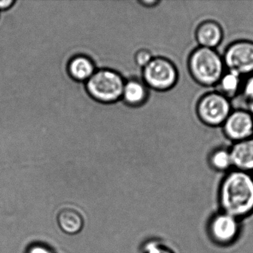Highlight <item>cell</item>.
Returning a JSON list of instances; mask_svg holds the SVG:
<instances>
[{
	"label": "cell",
	"mask_w": 253,
	"mask_h": 253,
	"mask_svg": "<svg viewBox=\"0 0 253 253\" xmlns=\"http://www.w3.org/2000/svg\"><path fill=\"white\" fill-rule=\"evenodd\" d=\"M26 253H54V252L47 244L43 243H35L28 247Z\"/></svg>",
	"instance_id": "19"
},
{
	"label": "cell",
	"mask_w": 253,
	"mask_h": 253,
	"mask_svg": "<svg viewBox=\"0 0 253 253\" xmlns=\"http://www.w3.org/2000/svg\"><path fill=\"white\" fill-rule=\"evenodd\" d=\"M222 126L223 134L234 143L252 138L253 115L246 109L232 111Z\"/></svg>",
	"instance_id": "8"
},
{
	"label": "cell",
	"mask_w": 253,
	"mask_h": 253,
	"mask_svg": "<svg viewBox=\"0 0 253 253\" xmlns=\"http://www.w3.org/2000/svg\"><path fill=\"white\" fill-rule=\"evenodd\" d=\"M226 71L243 76L253 74V42L240 40L228 45L223 53Z\"/></svg>",
	"instance_id": "6"
},
{
	"label": "cell",
	"mask_w": 253,
	"mask_h": 253,
	"mask_svg": "<svg viewBox=\"0 0 253 253\" xmlns=\"http://www.w3.org/2000/svg\"><path fill=\"white\" fill-rule=\"evenodd\" d=\"M241 91L246 102L253 100V74L248 76L247 81L243 84Z\"/></svg>",
	"instance_id": "18"
},
{
	"label": "cell",
	"mask_w": 253,
	"mask_h": 253,
	"mask_svg": "<svg viewBox=\"0 0 253 253\" xmlns=\"http://www.w3.org/2000/svg\"><path fill=\"white\" fill-rule=\"evenodd\" d=\"M125 80L115 71L97 69L85 82L87 91L92 98L103 103H112L122 99Z\"/></svg>",
	"instance_id": "3"
},
{
	"label": "cell",
	"mask_w": 253,
	"mask_h": 253,
	"mask_svg": "<svg viewBox=\"0 0 253 253\" xmlns=\"http://www.w3.org/2000/svg\"><path fill=\"white\" fill-rule=\"evenodd\" d=\"M223 38L220 25L213 20H207L198 25L195 31V40L199 47L215 49Z\"/></svg>",
	"instance_id": "9"
},
{
	"label": "cell",
	"mask_w": 253,
	"mask_h": 253,
	"mask_svg": "<svg viewBox=\"0 0 253 253\" xmlns=\"http://www.w3.org/2000/svg\"><path fill=\"white\" fill-rule=\"evenodd\" d=\"M153 58L152 51L149 48H143L137 51L135 57H134V60H135L137 66L143 69L152 61Z\"/></svg>",
	"instance_id": "17"
},
{
	"label": "cell",
	"mask_w": 253,
	"mask_h": 253,
	"mask_svg": "<svg viewBox=\"0 0 253 253\" xmlns=\"http://www.w3.org/2000/svg\"><path fill=\"white\" fill-rule=\"evenodd\" d=\"M209 162L211 168L216 171H228L232 167V158L229 149L225 148L214 149L210 154Z\"/></svg>",
	"instance_id": "15"
},
{
	"label": "cell",
	"mask_w": 253,
	"mask_h": 253,
	"mask_svg": "<svg viewBox=\"0 0 253 253\" xmlns=\"http://www.w3.org/2000/svg\"><path fill=\"white\" fill-rule=\"evenodd\" d=\"M188 69L192 79L203 86H214L226 72L223 57L211 48L198 47L188 59Z\"/></svg>",
	"instance_id": "2"
},
{
	"label": "cell",
	"mask_w": 253,
	"mask_h": 253,
	"mask_svg": "<svg viewBox=\"0 0 253 253\" xmlns=\"http://www.w3.org/2000/svg\"><path fill=\"white\" fill-rule=\"evenodd\" d=\"M178 78L175 65L164 57H154L142 72L143 82L149 89L157 92H164L174 88Z\"/></svg>",
	"instance_id": "4"
},
{
	"label": "cell",
	"mask_w": 253,
	"mask_h": 253,
	"mask_svg": "<svg viewBox=\"0 0 253 253\" xmlns=\"http://www.w3.org/2000/svg\"><path fill=\"white\" fill-rule=\"evenodd\" d=\"M208 232L215 244L229 246L233 244L240 233L239 219L227 214L217 213L209 222Z\"/></svg>",
	"instance_id": "7"
},
{
	"label": "cell",
	"mask_w": 253,
	"mask_h": 253,
	"mask_svg": "<svg viewBox=\"0 0 253 253\" xmlns=\"http://www.w3.org/2000/svg\"><path fill=\"white\" fill-rule=\"evenodd\" d=\"M232 111L230 100L217 91L203 95L196 106L198 119L211 127L223 126Z\"/></svg>",
	"instance_id": "5"
},
{
	"label": "cell",
	"mask_w": 253,
	"mask_h": 253,
	"mask_svg": "<svg viewBox=\"0 0 253 253\" xmlns=\"http://www.w3.org/2000/svg\"><path fill=\"white\" fill-rule=\"evenodd\" d=\"M57 220L59 227L66 235H78L84 227L82 214L74 209H63L57 215Z\"/></svg>",
	"instance_id": "13"
},
{
	"label": "cell",
	"mask_w": 253,
	"mask_h": 253,
	"mask_svg": "<svg viewBox=\"0 0 253 253\" xmlns=\"http://www.w3.org/2000/svg\"><path fill=\"white\" fill-rule=\"evenodd\" d=\"M246 103H247V109H246V110L248 111L253 115V100H252V101H247Z\"/></svg>",
	"instance_id": "22"
},
{
	"label": "cell",
	"mask_w": 253,
	"mask_h": 253,
	"mask_svg": "<svg viewBox=\"0 0 253 253\" xmlns=\"http://www.w3.org/2000/svg\"><path fill=\"white\" fill-rule=\"evenodd\" d=\"M149 88L143 79L132 78L125 81L122 100L131 106H140L147 101Z\"/></svg>",
	"instance_id": "11"
},
{
	"label": "cell",
	"mask_w": 253,
	"mask_h": 253,
	"mask_svg": "<svg viewBox=\"0 0 253 253\" xmlns=\"http://www.w3.org/2000/svg\"><path fill=\"white\" fill-rule=\"evenodd\" d=\"M142 250L143 253H175L168 246L156 239L146 241Z\"/></svg>",
	"instance_id": "16"
},
{
	"label": "cell",
	"mask_w": 253,
	"mask_h": 253,
	"mask_svg": "<svg viewBox=\"0 0 253 253\" xmlns=\"http://www.w3.org/2000/svg\"><path fill=\"white\" fill-rule=\"evenodd\" d=\"M232 167L239 171H253V137L235 142L229 149Z\"/></svg>",
	"instance_id": "10"
},
{
	"label": "cell",
	"mask_w": 253,
	"mask_h": 253,
	"mask_svg": "<svg viewBox=\"0 0 253 253\" xmlns=\"http://www.w3.org/2000/svg\"><path fill=\"white\" fill-rule=\"evenodd\" d=\"M95 64L87 56L76 55L72 57L68 64L69 75L75 81L85 83L96 72Z\"/></svg>",
	"instance_id": "12"
},
{
	"label": "cell",
	"mask_w": 253,
	"mask_h": 253,
	"mask_svg": "<svg viewBox=\"0 0 253 253\" xmlns=\"http://www.w3.org/2000/svg\"><path fill=\"white\" fill-rule=\"evenodd\" d=\"M219 201L222 211L236 218L253 212V176L251 173L233 170L220 183Z\"/></svg>",
	"instance_id": "1"
},
{
	"label": "cell",
	"mask_w": 253,
	"mask_h": 253,
	"mask_svg": "<svg viewBox=\"0 0 253 253\" xmlns=\"http://www.w3.org/2000/svg\"><path fill=\"white\" fill-rule=\"evenodd\" d=\"M15 2V0H0V12L10 9Z\"/></svg>",
	"instance_id": "20"
},
{
	"label": "cell",
	"mask_w": 253,
	"mask_h": 253,
	"mask_svg": "<svg viewBox=\"0 0 253 253\" xmlns=\"http://www.w3.org/2000/svg\"><path fill=\"white\" fill-rule=\"evenodd\" d=\"M139 2L145 8H153L158 6L161 2L158 0H139Z\"/></svg>",
	"instance_id": "21"
},
{
	"label": "cell",
	"mask_w": 253,
	"mask_h": 253,
	"mask_svg": "<svg viewBox=\"0 0 253 253\" xmlns=\"http://www.w3.org/2000/svg\"><path fill=\"white\" fill-rule=\"evenodd\" d=\"M241 78L242 77L234 72L226 71L216 85L217 91L230 100V98L236 96L240 91H241L243 85Z\"/></svg>",
	"instance_id": "14"
}]
</instances>
